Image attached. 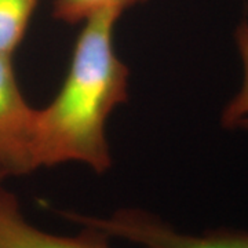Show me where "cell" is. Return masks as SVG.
Returning a JSON list of instances; mask_svg holds the SVG:
<instances>
[{
  "label": "cell",
  "mask_w": 248,
  "mask_h": 248,
  "mask_svg": "<svg viewBox=\"0 0 248 248\" xmlns=\"http://www.w3.org/2000/svg\"><path fill=\"white\" fill-rule=\"evenodd\" d=\"M123 13L107 9L83 24L61 89L36 110L35 169L79 163L98 174L112 167L107 123L128 97V68L115 48V28Z\"/></svg>",
  "instance_id": "cell-1"
},
{
  "label": "cell",
  "mask_w": 248,
  "mask_h": 248,
  "mask_svg": "<svg viewBox=\"0 0 248 248\" xmlns=\"http://www.w3.org/2000/svg\"><path fill=\"white\" fill-rule=\"evenodd\" d=\"M58 215L78 226H93L110 240L125 241L138 248H248V229L215 228L189 233L137 207L119 208L102 217L71 210H60Z\"/></svg>",
  "instance_id": "cell-2"
},
{
  "label": "cell",
  "mask_w": 248,
  "mask_h": 248,
  "mask_svg": "<svg viewBox=\"0 0 248 248\" xmlns=\"http://www.w3.org/2000/svg\"><path fill=\"white\" fill-rule=\"evenodd\" d=\"M35 108L28 104L13 66V55L0 54V166L7 175L35 171Z\"/></svg>",
  "instance_id": "cell-3"
},
{
  "label": "cell",
  "mask_w": 248,
  "mask_h": 248,
  "mask_svg": "<svg viewBox=\"0 0 248 248\" xmlns=\"http://www.w3.org/2000/svg\"><path fill=\"white\" fill-rule=\"evenodd\" d=\"M79 226L75 234L43 231L22 213L17 196L0 185V248H112L104 232Z\"/></svg>",
  "instance_id": "cell-4"
},
{
  "label": "cell",
  "mask_w": 248,
  "mask_h": 248,
  "mask_svg": "<svg viewBox=\"0 0 248 248\" xmlns=\"http://www.w3.org/2000/svg\"><path fill=\"white\" fill-rule=\"evenodd\" d=\"M234 46L241 63V83L221 113V124L226 130H248V19L234 29Z\"/></svg>",
  "instance_id": "cell-5"
},
{
  "label": "cell",
  "mask_w": 248,
  "mask_h": 248,
  "mask_svg": "<svg viewBox=\"0 0 248 248\" xmlns=\"http://www.w3.org/2000/svg\"><path fill=\"white\" fill-rule=\"evenodd\" d=\"M39 0H0V54L13 55L27 35Z\"/></svg>",
  "instance_id": "cell-6"
},
{
  "label": "cell",
  "mask_w": 248,
  "mask_h": 248,
  "mask_svg": "<svg viewBox=\"0 0 248 248\" xmlns=\"http://www.w3.org/2000/svg\"><path fill=\"white\" fill-rule=\"evenodd\" d=\"M145 0H55L53 17L69 25L81 24L102 10L113 9L124 13Z\"/></svg>",
  "instance_id": "cell-7"
},
{
  "label": "cell",
  "mask_w": 248,
  "mask_h": 248,
  "mask_svg": "<svg viewBox=\"0 0 248 248\" xmlns=\"http://www.w3.org/2000/svg\"><path fill=\"white\" fill-rule=\"evenodd\" d=\"M7 177H9V175H7V172H6V171L3 170V167L0 166V185H1V182H3V181H4Z\"/></svg>",
  "instance_id": "cell-8"
}]
</instances>
